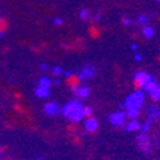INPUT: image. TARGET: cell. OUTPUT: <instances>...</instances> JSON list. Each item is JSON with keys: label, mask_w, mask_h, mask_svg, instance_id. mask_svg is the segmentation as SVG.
Here are the masks:
<instances>
[{"label": "cell", "mask_w": 160, "mask_h": 160, "mask_svg": "<svg viewBox=\"0 0 160 160\" xmlns=\"http://www.w3.org/2000/svg\"><path fill=\"white\" fill-rule=\"evenodd\" d=\"M62 114L71 123H78L85 119V106L78 100H71L62 108Z\"/></svg>", "instance_id": "1"}, {"label": "cell", "mask_w": 160, "mask_h": 160, "mask_svg": "<svg viewBox=\"0 0 160 160\" xmlns=\"http://www.w3.org/2000/svg\"><path fill=\"white\" fill-rule=\"evenodd\" d=\"M143 101H145V92L142 90H137L133 92V94L128 95L123 104L126 106V109H128V108H138L140 109Z\"/></svg>", "instance_id": "2"}, {"label": "cell", "mask_w": 160, "mask_h": 160, "mask_svg": "<svg viewBox=\"0 0 160 160\" xmlns=\"http://www.w3.org/2000/svg\"><path fill=\"white\" fill-rule=\"evenodd\" d=\"M136 143L138 146V149L145 152V154H149L151 151V141L149 138V136L146 135L145 132L140 133V135L136 136Z\"/></svg>", "instance_id": "3"}, {"label": "cell", "mask_w": 160, "mask_h": 160, "mask_svg": "<svg viewBox=\"0 0 160 160\" xmlns=\"http://www.w3.org/2000/svg\"><path fill=\"white\" fill-rule=\"evenodd\" d=\"M154 77L151 76V74H149V73H146V72H142V71H138V72H136L135 73V76H133V79H135V83H136V86L137 87H140V88H142L146 83H148L149 81H151Z\"/></svg>", "instance_id": "4"}, {"label": "cell", "mask_w": 160, "mask_h": 160, "mask_svg": "<svg viewBox=\"0 0 160 160\" xmlns=\"http://www.w3.org/2000/svg\"><path fill=\"white\" fill-rule=\"evenodd\" d=\"M94 76H95V68L90 64H86L81 68V71L78 72L77 78L79 81H86V79H91Z\"/></svg>", "instance_id": "5"}, {"label": "cell", "mask_w": 160, "mask_h": 160, "mask_svg": "<svg viewBox=\"0 0 160 160\" xmlns=\"http://www.w3.org/2000/svg\"><path fill=\"white\" fill-rule=\"evenodd\" d=\"M44 112L46 115L49 117H57L59 114H62V108L54 101H50V102H46L44 105Z\"/></svg>", "instance_id": "6"}, {"label": "cell", "mask_w": 160, "mask_h": 160, "mask_svg": "<svg viewBox=\"0 0 160 160\" xmlns=\"http://www.w3.org/2000/svg\"><path fill=\"white\" fill-rule=\"evenodd\" d=\"M126 119H127V115L126 113H123L122 110H119V112H115L113 113L110 117H109V122L113 124V126H123L126 123Z\"/></svg>", "instance_id": "7"}, {"label": "cell", "mask_w": 160, "mask_h": 160, "mask_svg": "<svg viewBox=\"0 0 160 160\" xmlns=\"http://www.w3.org/2000/svg\"><path fill=\"white\" fill-rule=\"evenodd\" d=\"M83 127H85V129H86L87 132L94 133V132H96L98 128H99V121H98L96 118H94V117L91 115V117H88L86 121H85Z\"/></svg>", "instance_id": "8"}, {"label": "cell", "mask_w": 160, "mask_h": 160, "mask_svg": "<svg viewBox=\"0 0 160 160\" xmlns=\"http://www.w3.org/2000/svg\"><path fill=\"white\" fill-rule=\"evenodd\" d=\"M73 91H74V95L78 99H87L90 95V88L87 86H73Z\"/></svg>", "instance_id": "9"}, {"label": "cell", "mask_w": 160, "mask_h": 160, "mask_svg": "<svg viewBox=\"0 0 160 160\" xmlns=\"http://www.w3.org/2000/svg\"><path fill=\"white\" fill-rule=\"evenodd\" d=\"M35 95L38 99H46L50 96V87H44V86H37L35 90Z\"/></svg>", "instance_id": "10"}, {"label": "cell", "mask_w": 160, "mask_h": 160, "mask_svg": "<svg viewBox=\"0 0 160 160\" xmlns=\"http://www.w3.org/2000/svg\"><path fill=\"white\" fill-rule=\"evenodd\" d=\"M124 129L127 132H136V131L141 129V123L137 121V119H131L128 123H126Z\"/></svg>", "instance_id": "11"}, {"label": "cell", "mask_w": 160, "mask_h": 160, "mask_svg": "<svg viewBox=\"0 0 160 160\" xmlns=\"http://www.w3.org/2000/svg\"><path fill=\"white\" fill-rule=\"evenodd\" d=\"M158 87H159V83L155 81L154 78H152L151 81H149V82L146 83V85H145V86H143L141 90H142L143 92H148V94H151V92H152L155 88H158Z\"/></svg>", "instance_id": "12"}, {"label": "cell", "mask_w": 160, "mask_h": 160, "mask_svg": "<svg viewBox=\"0 0 160 160\" xmlns=\"http://www.w3.org/2000/svg\"><path fill=\"white\" fill-rule=\"evenodd\" d=\"M126 115L129 119H137L140 115V109L138 108H128L126 110Z\"/></svg>", "instance_id": "13"}, {"label": "cell", "mask_w": 160, "mask_h": 160, "mask_svg": "<svg viewBox=\"0 0 160 160\" xmlns=\"http://www.w3.org/2000/svg\"><path fill=\"white\" fill-rule=\"evenodd\" d=\"M142 35L146 38H152L155 36V31H154L152 27H150V26H145L143 30H142Z\"/></svg>", "instance_id": "14"}, {"label": "cell", "mask_w": 160, "mask_h": 160, "mask_svg": "<svg viewBox=\"0 0 160 160\" xmlns=\"http://www.w3.org/2000/svg\"><path fill=\"white\" fill-rule=\"evenodd\" d=\"M51 83H52L51 78H49V77H46V76H44V77H41V78L38 79V86H44V87H50V86H51Z\"/></svg>", "instance_id": "15"}, {"label": "cell", "mask_w": 160, "mask_h": 160, "mask_svg": "<svg viewBox=\"0 0 160 160\" xmlns=\"http://www.w3.org/2000/svg\"><path fill=\"white\" fill-rule=\"evenodd\" d=\"M79 18H81L82 21H90L92 18V16H91L88 9H82L81 12H79Z\"/></svg>", "instance_id": "16"}, {"label": "cell", "mask_w": 160, "mask_h": 160, "mask_svg": "<svg viewBox=\"0 0 160 160\" xmlns=\"http://www.w3.org/2000/svg\"><path fill=\"white\" fill-rule=\"evenodd\" d=\"M150 98L152 101H159L160 100V86L158 88H155L151 94H150Z\"/></svg>", "instance_id": "17"}, {"label": "cell", "mask_w": 160, "mask_h": 160, "mask_svg": "<svg viewBox=\"0 0 160 160\" xmlns=\"http://www.w3.org/2000/svg\"><path fill=\"white\" fill-rule=\"evenodd\" d=\"M137 21H138V23H140V24L146 26V24L149 23V17H148V16H145V14H141V16H138Z\"/></svg>", "instance_id": "18"}, {"label": "cell", "mask_w": 160, "mask_h": 160, "mask_svg": "<svg viewBox=\"0 0 160 160\" xmlns=\"http://www.w3.org/2000/svg\"><path fill=\"white\" fill-rule=\"evenodd\" d=\"M52 73H54L55 76H62L64 73V69L62 68L60 65H54L52 67Z\"/></svg>", "instance_id": "19"}, {"label": "cell", "mask_w": 160, "mask_h": 160, "mask_svg": "<svg viewBox=\"0 0 160 160\" xmlns=\"http://www.w3.org/2000/svg\"><path fill=\"white\" fill-rule=\"evenodd\" d=\"M85 115L86 117H91L92 115V109L90 106H85Z\"/></svg>", "instance_id": "20"}, {"label": "cell", "mask_w": 160, "mask_h": 160, "mask_svg": "<svg viewBox=\"0 0 160 160\" xmlns=\"http://www.w3.org/2000/svg\"><path fill=\"white\" fill-rule=\"evenodd\" d=\"M52 23H54L55 26H62L63 24V19L62 18H55L54 21H52Z\"/></svg>", "instance_id": "21"}, {"label": "cell", "mask_w": 160, "mask_h": 160, "mask_svg": "<svg viewBox=\"0 0 160 160\" xmlns=\"http://www.w3.org/2000/svg\"><path fill=\"white\" fill-rule=\"evenodd\" d=\"M63 74H64L67 78H71V77L73 76V72H72V71H64V73H63Z\"/></svg>", "instance_id": "22"}, {"label": "cell", "mask_w": 160, "mask_h": 160, "mask_svg": "<svg viewBox=\"0 0 160 160\" xmlns=\"http://www.w3.org/2000/svg\"><path fill=\"white\" fill-rule=\"evenodd\" d=\"M123 24L129 26V24H131V19H129V18H123Z\"/></svg>", "instance_id": "23"}, {"label": "cell", "mask_w": 160, "mask_h": 160, "mask_svg": "<svg viewBox=\"0 0 160 160\" xmlns=\"http://www.w3.org/2000/svg\"><path fill=\"white\" fill-rule=\"evenodd\" d=\"M135 60H136V62L142 60V55H141V54H135Z\"/></svg>", "instance_id": "24"}, {"label": "cell", "mask_w": 160, "mask_h": 160, "mask_svg": "<svg viewBox=\"0 0 160 160\" xmlns=\"http://www.w3.org/2000/svg\"><path fill=\"white\" fill-rule=\"evenodd\" d=\"M41 69H42V71H48V69H49V65L45 64V63H42V64H41Z\"/></svg>", "instance_id": "25"}, {"label": "cell", "mask_w": 160, "mask_h": 160, "mask_svg": "<svg viewBox=\"0 0 160 160\" xmlns=\"http://www.w3.org/2000/svg\"><path fill=\"white\" fill-rule=\"evenodd\" d=\"M138 49V45L137 44H132L131 45V50H137Z\"/></svg>", "instance_id": "26"}, {"label": "cell", "mask_w": 160, "mask_h": 160, "mask_svg": "<svg viewBox=\"0 0 160 160\" xmlns=\"http://www.w3.org/2000/svg\"><path fill=\"white\" fill-rule=\"evenodd\" d=\"M60 82H62V81H60V79H58V78L52 81V83H55V85H60Z\"/></svg>", "instance_id": "27"}, {"label": "cell", "mask_w": 160, "mask_h": 160, "mask_svg": "<svg viewBox=\"0 0 160 160\" xmlns=\"http://www.w3.org/2000/svg\"><path fill=\"white\" fill-rule=\"evenodd\" d=\"M100 18H101V16H100V14H96V16H94V19H95V21H99Z\"/></svg>", "instance_id": "28"}, {"label": "cell", "mask_w": 160, "mask_h": 160, "mask_svg": "<svg viewBox=\"0 0 160 160\" xmlns=\"http://www.w3.org/2000/svg\"><path fill=\"white\" fill-rule=\"evenodd\" d=\"M0 22H2V14H0Z\"/></svg>", "instance_id": "29"}, {"label": "cell", "mask_w": 160, "mask_h": 160, "mask_svg": "<svg viewBox=\"0 0 160 160\" xmlns=\"http://www.w3.org/2000/svg\"><path fill=\"white\" fill-rule=\"evenodd\" d=\"M156 2H158V3H160V0H156Z\"/></svg>", "instance_id": "30"}, {"label": "cell", "mask_w": 160, "mask_h": 160, "mask_svg": "<svg viewBox=\"0 0 160 160\" xmlns=\"http://www.w3.org/2000/svg\"><path fill=\"white\" fill-rule=\"evenodd\" d=\"M0 150H2V146H0Z\"/></svg>", "instance_id": "31"}, {"label": "cell", "mask_w": 160, "mask_h": 160, "mask_svg": "<svg viewBox=\"0 0 160 160\" xmlns=\"http://www.w3.org/2000/svg\"><path fill=\"white\" fill-rule=\"evenodd\" d=\"M0 158H2V154H0Z\"/></svg>", "instance_id": "32"}]
</instances>
